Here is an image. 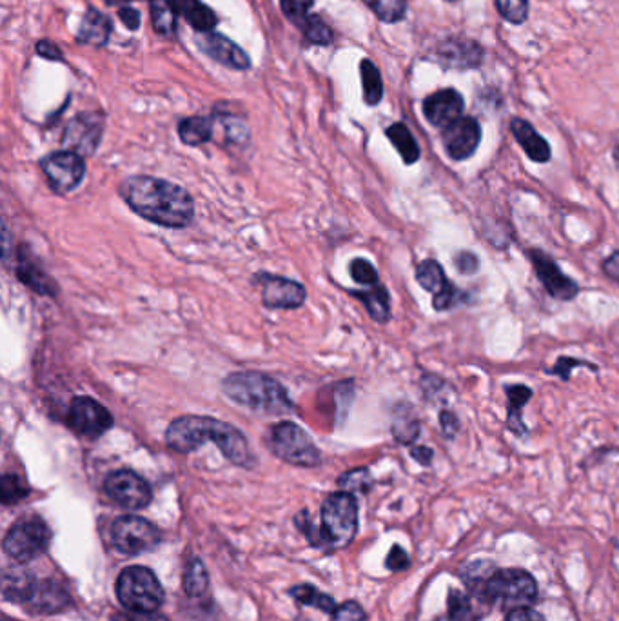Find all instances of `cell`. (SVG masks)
I'll use <instances>...</instances> for the list:
<instances>
[{
	"mask_svg": "<svg viewBox=\"0 0 619 621\" xmlns=\"http://www.w3.org/2000/svg\"><path fill=\"white\" fill-rule=\"evenodd\" d=\"M184 591L191 598H202L209 592V574L200 558H191L184 571Z\"/></svg>",
	"mask_w": 619,
	"mask_h": 621,
	"instance_id": "obj_33",
	"label": "cell"
},
{
	"mask_svg": "<svg viewBox=\"0 0 619 621\" xmlns=\"http://www.w3.org/2000/svg\"><path fill=\"white\" fill-rule=\"evenodd\" d=\"M338 485L344 489L345 493H367L373 487V478L367 469L360 467V469H353L349 473L342 474Z\"/></svg>",
	"mask_w": 619,
	"mask_h": 621,
	"instance_id": "obj_38",
	"label": "cell"
},
{
	"mask_svg": "<svg viewBox=\"0 0 619 621\" xmlns=\"http://www.w3.org/2000/svg\"><path fill=\"white\" fill-rule=\"evenodd\" d=\"M111 542L115 549L126 556H138L153 551L160 543V531L146 518L126 514L111 525Z\"/></svg>",
	"mask_w": 619,
	"mask_h": 621,
	"instance_id": "obj_9",
	"label": "cell"
},
{
	"mask_svg": "<svg viewBox=\"0 0 619 621\" xmlns=\"http://www.w3.org/2000/svg\"><path fill=\"white\" fill-rule=\"evenodd\" d=\"M171 4L178 15L184 17L198 33H207L217 28L218 17L215 11L202 0H171Z\"/></svg>",
	"mask_w": 619,
	"mask_h": 621,
	"instance_id": "obj_26",
	"label": "cell"
},
{
	"mask_svg": "<svg viewBox=\"0 0 619 621\" xmlns=\"http://www.w3.org/2000/svg\"><path fill=\"white\" fill-rule=\"evenodd\" d=\"M111 621H169L158 612L118 611L111 616Z\"/></svg>",
	"mask_w": 619,
	"mask_h": 621,
	"instance_id": "obj_47",
	"label": "cell"
},
{
	"mask_svg": "<svg viewBox=\"0 0 619 621\" xmlns=\"http://www.w3.org/2000/svg\"><path fill=\"white\" fill-rule=\"evenodd\" d=\"M465 102L456 89H442L423 100V115L434 128H447L462 119Z\"/></svg>",
	"mask_w": 619,
	"mask_h": 621,
	"instance_id": "obj_19",
	"label": "cell"
},
{
	"mask_svg": "<svg viewBox=\"0 0 619 621\" xmlns=\"http://www.w3.org/2000/svg\"><path fill=\"white\" fill-rule=\"evenodd\" d=\"M222 391L229 400L255 413L284 416L295 411L284 385L260 371H236L227 375Z\"/></svg>",
	"mask_w": 619,
	"mask_h": 621,
	"instance_id": "obj_3",
	"label": "cell"
},
{
	"mask_svg": "<svg viewBox=\"0 0 619 621\" xmlns=\"http://www.w3.org/2000/svg\"><path fill=\"white\" fill-rule=\"evenodd\" d=\"M447 2H454V0H447Z\"/></svg>",
	"mask_w": 619,
	"mask_h": 621,
	"instance_id": "obj_57",
	"label": "cell"
},
{
	"mask_svg": "<svg viewBox=\"0 0 619 621\" xmlns=\"http://www.w3.org/2000/svg\"><path fill=\"white\" fill-rule=\"evenodd\" d=\"M289 594L295 598L296 602L307 605V607H315L318 611L329 612V614H333L338 607L329 594L318 591L313 585H296L289 591Z\"/></svg>",
	"mask_w": 619,
	"mask_h": 621,
	"instance_id": "obj_34",
	"label": "cell"
},
{
	"mask_svg": "<svg viewBox=\"0 0 619 621\" xmlns=\"http://www.w3.org/2000/svg\"><path fill=\"white\" fill-rule=\"evenodd\" d=\"M206 440L217 445L227 460L236 467L253 469L255 454L247 442L246 434L235 425L227 424L211 416L186 414L175 418L166 429V444L177 453H195Z\"/></svg>",
	"mask_w": 619,
	"mask_h": 621,
	"instance_id": "obj_2",
	"label": "cell"
},
{
	"mask_svg": "<svg viewBox=\"0 0 619 621\" xmlns=\"http://www.w3.org/2000/svg\"><path fill=\"white\" fill-rule=\"evenodd\" d=\"M66 422L75 433L86 436L89 440L100 438L115 424L108 409L89 396L73 398V402L69 404Z\"/></svg>",
	"mask_w": 619,
	"mask_h": 621,
	"instance_id": "obj_12",
	"label": "cell"
},
{
	"mask_svg": "<svg viewBox=\"0 0 619 621\" xmlns=\"http://www.w3.org/2000/svg\"><path fill=\"white\" fill-rule=\"evenodd\" d=\"M267 445L276 458L295 467H318L322 453L313 444L311 436L295 422H280L269 431Z\"/></svg>",
	"mask_w": 619,
	"mask_h": 621,
	"instance_id": "obj_7",
	"label": "cell"
},
{
	"mask_svg": "<svg viewBox=\"0 0 619 621\" xmlns=\"http://www.w3.org/2000/svg\"><path fill=\"white\" fill-rule=\"evenodd\" d=\"M354 298H358L369 316L378 324H387L391 320V296L384 286H374L369 291H351Z\"/></svg>",
	"mask_w": 619,
	"mask_h": 621,
	"instance_id": "obj_29",
	"label": "cell"
},
{
	"mask_svg": "<svg viewBox=\"0 0 619 621\" xmlns=\"http://www.w3.org/2000/svg\"><path fill=\"white\" fill-rule=\"evenodd\" d=\"M527 255H529V260L534 266V273L540 278L545 291L552 298L561 300V302H570L580 295L578 282L565 275L551 255H547L541 249H531V251H527Z\"/></svg>",
	"mask_w": 619,
	"mask_h": 621,
	"instance_id": "obj_15",
	"label": "cell"
},
{
	"mask_svg": "<svg viewBox=\"0 0 619 621\" xmlns=\"http://www.w3.org/2000/svg\"><path fill=\"white\" fill-rule=\"evenodd\" d=\"M409 556H407V552L403 551L400 545H394L391 552H389V556H387V569H391V571H403V569H407L409 567Z\"/></svg>",
	"mask_w": 619,
	"mask_h": 621,
	"instance_id": "obj_48",
	"label": "cell"
},
{
	"mask_svg": "<svg viewBox=\"0 0 619 621\" xmlns=\"http://www.w3.org/2000/svg\"><path fill=\"white\" fill-rule=\"evenodd\" d=\"M385 135L391 140V144L400 153V157L407 166L416 164L420 160V146H418L416 138L413 137L411 129L407 128L405 124L396 122L393 126L385 129Z\"/></svg>",
	"mask_w": 619,
	"mask_h": 621,
	"instance_id": "obj_30",
	"label": "cell"
},
{
	"mask_svg": "<svg viewBox=\"0 0 619 621\" xmlns=\"http://www.w3.org/2000/svg\"><path fill=\"white\" fill-rule=\"evenodd\" d=\"M149 11H151V22L153 28L164 37H171L177 33L178 13L171 0H149Z\"/></svg>",
	"mask_w": 619,
	"mask_h": 621,
	"instance_id": "obj_32",
	"label": "cell"
},
{
	"mask_svg": "<svg viewBox=\"0 0 619 621\" xmlns=\"http://www.w3.org/2000/svg\"><path fill=\"white\" fill-rule=\"evenodd\" d=\"M438 621H476L469 596L452 589L449 594V611Z\"/></svg>",
	"mask_w": 619,
	"mask_h": 621,
	"instance_id": "obj_37",
	"label": "cell"
},
{
	"mask_svg": "<svg viewBox=\"0 0 619 621\" xmlns=\"http://www.w3.org/2000/svg\"><path fill=\"white\" fill-rule=\"evenodd\" d=\"M614 158H616V162L619 164V148L614 149Z\"/></svg>",
	"mask_w": 619,
	"mask_h": 621,
	"instance_id": "obj_55",
	"label": "cell"
},
{
	"mask_svg": "<svg viewBox=\"0 0 619 621\" xmlns=\"http://www.w3.org/2000/svg\"><path fill=\"white\" fill-rule=\"evenodd\" d=\"M503 19L521 24L529 17V0H494Z\"/></svg>",
	"mask_w": 619,
	"mask_h": 621,
	"instance_id": "obj_40",
	"label": "cell"
},
{
	"mask_svg": "<svg viewBox=\"0 0 619 621\" xmlns=\"http://www.w3.org/2000/svg\"><path fill=\"white\" fill-rule=\"evenodd\" d=\"M601 269L605 275L609 276L610 280L619 284V251H614L610 257L605 258L601 262Z\"/></svg>",
	"mask_w": 619,
	"mask_h": 621,
	"instance_id": "obj_53",
	"label": "cell"
},
{
	"mask_svg": "<svg viewBox=\"0 0 619 621\" xmlns=\"http://www.w3.org/2000/svg\"><path fill=\"white\" fill-rule=\"evenodd\" d=\"M120 197L144 220L169 229H184L195 218V202L186 189L164 178L135 175L122 182Z\"/></svg>",
	"mask_w": 619,
	"mask_h": 621,
	"instance_id": "obj_1",
	"label": "cell"
},
{
	"mask_svg": "<svg viewBox=\"0 0 619 621\" xmlns=\"http://www.w3.org/2000/svg\"><path fill=\"white\" fill-rule=\"evenodd\" d=\"M438 57L445 68L471 69L482 64L483 50L474 40H445Z\"/></svg>",
	"mask_w": 619,
	"mask_h": 621,
	"instance_id": "obj_21",
	"label": "cell"
},
{
	"mask_svg": "<svg viewBox=\"0 0 619 621\" xmlns=\"http://www.w3.org/2000/svg\"><path fill=\"white\" fill-rule=\"evenodd\" d=\"M324 549L338 551L353 542L358 533V502L354 494H329L322 505V525Z\"/></svg>",
	"mask_w": 619,
	"mask_h": 621,
	"instance_id": "obj_4",
	"label": "cell"
},
{
	"mask_svg": "<svg viewBox=\"0 0 619 621\" xmlns=\"http://www.w3.org/2000/svg\"><path fill=\"white\" fill-rule=\"evenodd\" d=\"M442 140L447 155L456 162H462L471 158L480 146L482 126L472 117H462L443 129Z\"/></svg>",
	"mask_w": 619,
	"mask_h": 621,
	"instance_id": "obj_17",
	"label": "cell"
},
{
	"mask_svg": "<svg viewBox=\"0 0 619 621\" xmlns=\"http://www.w3.org/2000/svg\"><path fill=\"white\" fill-rule=\"evenodd\" d=\"M104 135V115L102 113H80L69 120L64 129L62 144L68 151L79 153L80 157H89L99 148Z\"/></svg>",
	"mask_w": 619,
	"mask_h": 621,
	"instance_id": "obj_16",
	"label": "cell"
},
{
	"mask_svg": "<svg viewBox=\"0 0 619 621\" xmlns=\"http://www.w3.org/2000/svg\"><path fill=\"white\" fill-rule=\"evenodd\" d=\"M505 395H507V427L511 429V433L521 438H527L529 431L523 424V418H521V411L523 407L531 402L532 389L523 384H511L505 385Z\"/></svg>",
	"mask_w": 619,
	"mask_h": 621,
	"instance_id": "obj_25",
	"label": "cell"
},
{
	"mask_svg": "<svg viewBox=\"0 0 619 621\" xmlns=\"http://www.w3.org/2000/svg\"><path fill=\"white\" fill-rule=\"evenodd\" d=\"M37 53H39L42 59L53 60V62H59V60L62 62L64 60V53L51 40H40V42H37Z\"/></svg>",
	"mask_w": 619,
	"mask_h": 621,
	"instance_id": "obj_50",
	"label": "cell"
},
{
	"mask_svg": "<svg viewBox=\"0 0 619 621\" xmlns=\"http://www.w3.org/2000/svg\"><path fill=\"white\" fill-rule=\"evenodd\" d=\"M215 124H217L215 117H202V115L180 120L178 137L191 148L204 146L215 137Z\"/></svg>",
	"mask_w": 619,
	"mask_h": 621,
	"instance_id": "obj_27",
	"label": "cell"
},
{
	"mask_svg": "<svg viewBox=\"0 0 619 621\" xmlns=\"http://www.w3.org/2000/svg\"><path fill=\"white\" fill-rule=\"evenodd\" d=\"M574 367H589L592 371H598V365L589 364V362L578 360V358H570V356H560L556 365L551 367V369H547L545 373H547V375L560 376L563 382H569L570 371H572Z\"/></svg>",
	"mask_w": 619,
	"mask_h": 621,
	"instance_id": "obj_43",
	"label": "cell"
},
{
	"mask_svg": "<svg viewBox=\"0 0 619 621\" xmlns=\"http://www.w3.org/2000/svg\"><path fill=\"white\" fill-rule=\"evenodd\" d=\"M483 596L487 602L496 603L502 609H523L536 602L538 583L531 572L523 569H502L492 572L485 580Z\"/></svg>",
	"mask_w": 619,
	"mask_h": 621,
	"instance_id": "obj_6",
	"label": "cell"
},
{
	"mask_svg": "<svg viewBox=\"0 0 619 621\" xmlns=\"http://www.w3.org/2000/svg\"><path fill=\"white\" fill-rule=\"evenodd\" d=\"M298 28L304 33L305 42L311 46H331L335 42V33L318 15H309Z\"/></svg>",
	"mask_w": 619,
	"mask_h": 621,
	"instance_id": "obj_35",
	"label": "cell"
},
{
	"mask_svg": "<svg viewBox=\"0 0 619 621\" xmlns=\"http://www.w3.org/2000/svg\"><path fill=\"white\" fill-rule=\"evenodd\" d=\"M118 19L131 31H137L140 28V24H142L140 13L137 10H133V8H120L118 10Z\"/></svg>",
	"mask_w": 619,
	"mask_h": 621,
	"instance_id": "obj_51",
	"label": "cell"
},
{
	"mask_svg": "<svg viewBox=\"0 0 619 621\" xmlns=\"http://www.w3.org/2000/svg\"><path fill=\"white\" fill-rule=\"evenodd\" d=\"M416 280L418 284L433 293V307L436 311H451L463 300V293L456 286H452L451 280L445 275L440 262L433 258L423 260L422 264L416 267Z\"/></svg>",
	"mask_w": 619,
	"mask_h": 621,
	"instance_id": "obj_13",
	"label": "cell"
},
{
	"mask_svg": "<svg viewBox=\"0 0 619 621\" xmlns=\"http://www.w3.org/2000/svg\"><path fill=\"white\" fill-rule=\"evenodd\" d=\"M69 605H71V596L66 591V587L57 580L37 582L28 602L24 603L26 611L35 612V614H55V612L66 611Z\"/></svg>",
	"mask_w": 619,
	"mask_h": 621,
	"instance_id": "obj_20",
	"label": "cell"
},
{
	"mask_svg": "<svg viewBox=\"0 0 619 621\" xmlns=\"http://www.w3.org/2000/svg\"><path fill=\"white\" fill-rule=\"evenodd\" d=\"M351 276H353L354 282L360 284V286H378L380 284V275L378 271L374 269L373 264L365 258H354L349 266Z\"/></svg>",
	"mask_w": 619,
	"mask_h": 621,
	"instance_id": "obj_39",
	"label": "cell"
},
{
	"mask_svg": "<svg viewBox=\"0 0 619 621\" xmlns=\"http://www.w3.org/2000/svg\"><path fill=\"white\" fill-rule=\"evenodd\" d=\"M37 580L30 571L24 569H8L2 576V594L8 602L24 605L30 598L31 591L35 589Z\"/></svg>",
	"mask_w": 619,
	"mask_h": 621,
	"instance_id": "obj_28",
	"label": "cell"
},
{
	"mask_svg": "<svg viewBox=\"0 0 619 621\" xmlns=\"http://www.w3.org/2000/svg\"><path fill=\"white\" fill-rule=\"evenodd\" d=\"M109 4H113V2H126V0H108Z\"/></svg>",
	"mask_w": 619,
	"mask_h": 621,
	"instance_id": "obj_56",
	"label": "cell"
},
{
	"mask_svg": "<svg viewBox=\"0 0 619 621\" xmlns=\"http://www.w3.org/2000/svg\"><path fill=\"white\" fill-rule=\"evenodd\" d=\"M364 2L378 19L387 24L400 22L407 11V0H364Z\"/></svg>",
	"mask_w": 619,
	"mask_h": 621,
	"instance_id": "obj_36",
	"label": "cell"
},
{
	"mask_svg": "<svg viewBox=\"0 0 619 621\" xmlns=\"http://www.w3.org/2000/svg\"><path fill=\"white\" fill-rule=\"evenodd\" d=\"M0 491H2V503L4 505H13V503L20 502L22 498H26L28 493H30L28 487L20 482L19 476H15V474H4L2 476Z\"/></svg>",
	"mask_w": 619,
	"mask_h": 621,
	"instance_id": "obj_41",
	"label": "cell"
},
{
	"mask_svg": "<svg viewBox=\"0 0 619 621\" xmlns=\"http://www.w3.org/2000/svg\"><path fill=\"white\" fill-rule=\"evenodd\" d=\"M40 168L48 178V184L57 195H69L79 188L86 177L84 157L75 151H55L40 160Z\"/></svg>",
	"mask_w": 619,
	"mask_h": 621,
	"instance_id": "obj_10",
	"label": "cell"
},
{
	"mask_svg": "<svg viewBox=\"0 0 619 621\" xmlns=\"http://www.w3.org/2000/svg\"><path fill=\"white\" fill-rule=\"evenodd\" d=\"M367 620V614H365L362 605L356 602H345L342 605L336 607V611L333 612V621H365Z\"/></svg>",
	"mask_w": 619,
	"mask_h": 621,
	"instance_id": "obj_45",
	"label": "cell"
},
{
	"mask_svg": "<svg viewBox=\"0 0 619 621\" xmlns=\"http://www.w3.org/2000/svg\"><path fill=\"white\" fill-rule=\"evenodd\" d=\"M253 282L262 289V304L267 309H298L307 300L305 287L291 278L262 271L256 273Z\"/></svg>",
	"mask_w": 619,
	"mask_h": 621,
	"instance_id": "obj_14",
	"label": "cell"
},
{
	"mask_svg": "<svg viewBox=\"0 0 619 621\" xmlns=\"http://www.w3.org/2000/svg\"><path fill=\"white\" fill-rule=\"evenodd\" d=\"M454 266L462 275H474L480 269V258L476 257L472 251H460L454 257Z\"/></svg>",
	"mask_w": 619,
	"mask_h": 621,
	"instance_id": "obj_46",
	"label": "cell"
},
{
	"mask_svg": "<svg viewBox=\"0 0 619 621\" xmlns=\"http://www.w3.org/2000/svg\"><path fill=\"white\" fill-rule=\"evenodd\" d=\"M195 40H197L198 50L206 53L209 59L215 60L218 64L229 69H236V71H246L251 68V59L246 51L222 33H217V31L198 33Z\"/></svg>",
	"mask_w": 619,
	"mask_h": 621,
	"instance_id": "obj_18",
	"label": "cell"
},
{
	"mask_svg": "<svg viewBox=\"0 0 619 621\" xmlns=\"http://www.w3.org/2000/svg\"><path fill=\"white\" fill-rule=\"evenodd\" d=\"M51 529L39 516H26L13 523L4 536L2 547L13 562L28 563L48 551Z\"/></svg>",
	"mask_w": 619,
	"mask_h": 621,
	"instance_id": "obj_8",
	"label": "cell"
},
{
	"mask_svg": "<svg viewBox=\"0 0 619 621\" xmlns=\"http://www.w3.org/2000/svg\"><path fill=\"white\" fill-rule=\"evenodd\" d=\"M111 33H113V22L108 15H104L97 8H89L80 22L77 42L91 44V46H106Z\"/></svg>",
	"mask_w": 619,
	"mask_h": 621,
	"instance_id": "obj_24",
	"label": "cell"
},
{
	"mask_svg": "<svg viewBox=\"0 0 619 621\" xmlns=\"http://www.w3.org/2000/svg\"><path fill=\"white\" fill-rule=\"evenodd\" d=\"M315 6V0H280V10L287 19L300 26L311 13Z\"/></svg>",
	"mask_w": 619,
	"mask_h": 621,
	"instance_id": "obj_42",
	"label": "cell"
},
{
	"mask_svg": "<svg viewBox=\"0 0 619 621\" xmlns=\"http://www.w3.org/2000/svg\"><path fill=\"white\" fill-rule=\"evenodd\" d=\"M393 434L400 444H413L420 434V424L416 418H411V416L400 418L398 422H394Z\"/></svg>",
	"mask_w": 619,
	"mask_h": 621,
	"instance_id": "obj_44",
	"label": "cell"
},
{
	"mask_svg": "<svg viewBox=\"0 0 619 621\" xmlns=\"http://www.w3.org/2000/svg\"><path fill=\"white\" fill-rule=\"evenodd\" d=\"M440 425H442V433L447 440H454L456 434L460 431V420L452 411H442L440 413Z\"/></svg>",
	"mask_w": 619,
	"mask_h": 621,
	"instance_id": "obj_49",
	"label": "cell"
},
{
	"mask_svg": "<svg viewBox=\"0 0 619 621\" xmlns=\"http://www.w3.org/2000/svg\"><path fill=\"white\" fill-rule=\"evenodd\" d=\"M360 77L364 86L365 104L378 106L384 99V80L373 60L364 59L360 62Z\"/></svg>",
	"mask_w": 619,
	"mask_h": 621,
	"instance_id": "obj_31",
	"label": "cell"
},
{
	"mask_svg": "<svg viewBox=\"0 0 619 621\" xmlns=\"http://www.w3.org/2000/svg\"><path fill=\"white\" fill-rule=\"evenodd\" d=\"M411 456H413L414 460L420 465H431L434 453L433 449H429V447H425V445H418V447H413V449H411Z\"/></svg>",
	"mask_w": 619,
	"mask_h": 621,
	"instance_id": "obj_54",
	"label": "cell"
},
{
	"mask_svg": "<svg viewBox=\"0 0 619 621\" xmlns=\"http://www.w3.org/2000/svg\"><path fill=\"white\" fill-rule=\"evenodd\" d=\"M104 493L108 494L113 502L129 511L146 509L153 500L151 485L140 474L129 469L109 473L104 480Z\"/></svg>",
	"mask_w": 619,
	"mask_h": 621,
	"instance_id": "obj_11",
	"label": "cell"
},
{
	"mask_svg": "<svg viewBox=\"0 0 619 621\" xmlns=\"http://www.w3.org/2000/svg\"><path fill=\"white\" fill-rule=\"evenodd\" d=\"M115 589L118 602L128 611L157 612L164 603V587L157 574L142 565L120 572Z\"/></svg>",
	"mask_w": 619,
	"mask_h": 621,
	"instance_id": "obj_5",
	"label": "cell"
},
{
	"mask_svg": "<svg viewBox=\"0 0 619 621\" xmlns=\"http://www.w3.org/2000/svg\"><path fill=\"white\" fill-rule=\"evenodd\" d=\"M505 621H545V618L531 607H523V609H514L509 612Z\"/></svg>",
	"mask_w": 619,
	"mask_h": 621,
	"instance_id": "obj_52",
	"label": "cell"
},
{
	"mask_svg": "<svg viewBox=\"0 0 619 621\" xmlns=\"http://www.w3.org/2000/svg\"><path fill=\"white\" fill-rule=\"evenodd\" d=\"M511 131L516 142L520 144L525 155L536 164H545L551 160V146L527 120L512 119Z\"/></svg>",
	"mask_w": 619,
	"mask_h": 621,
	"instance_id": "obj_22",
	"label": "cell"
},
{
	"mask_svg": "<svg viewBox=\"0 0 619 621\" xmlns=\"http://www.w3.org/2000/svg\"><path fill=\"white\" fill-rule=\"evenodd\" d=\"M17 276H19L20 282H22L24 286L30 287L31 291H35V293H39V295H57V286H55V282H53L50 275L33 260V257L24 251V247H20Z\"/></svg>",
	"mask_w": 619,
	"mask_h": 621,
	"instance_id": "obj_23",
	"label": "cell"
}]
</instances>
